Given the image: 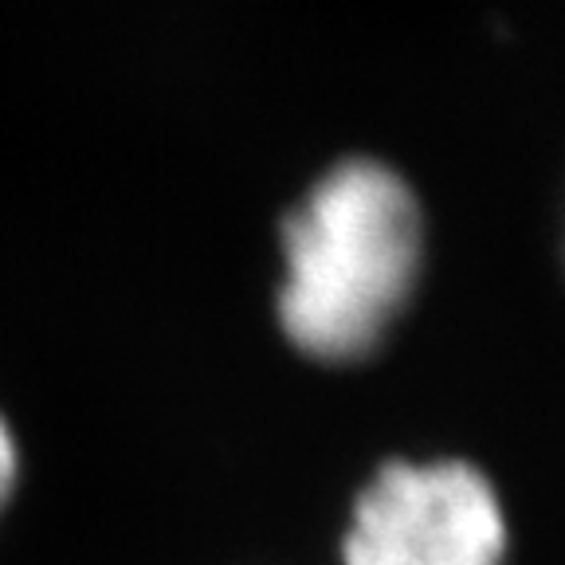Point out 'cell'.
Instances as JSON below:
<instances>
[{"mask_svg":"<svg viewBox=\"0 0 565 565\" xmlns=\"http://www.w3.org/2000/svg\"><path fill=\"white\" fill-rule=\"evenodd\" d=\"M17 471H20V456H17V436L0 416V511L9 503L12 487H17Z\"/></svg>","mask_w":565,"mask_h":565,"instance_id":"cell-3","label":"cell"},{"mask_svg":"<svg viewBox=\"0 0 565 565\" xmlns=\"http://www.w3.org/2000/svg\"><path fill=\"white\" fill-rule=\"evenodd\" d=\"M345 565H503L507 514L491 479L463 459L385 463L358 494Z\"/></svg>","mask_w":565,"mask_h":565,"instance_id":"cell-2","label":"cell"},{"mask_svg":"<svg viewBox=\"0 0 565 565\" xmlns=\"http://www.w3.org/2000/svg\"><path fill=\"white\" fill-rule=\"evenodd\" d=\"M420 259L413 185L377 158L338 161L282 221V334L315 362H362L405 315Z\"/></svg>","mask_w":565,"mask_h":565,"instance_id":"cell-1","label":"cell"}]
</instances>
